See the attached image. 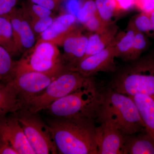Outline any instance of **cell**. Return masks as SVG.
I'll use <instances>...</instances> for the list:
<instances>
[{"label": "cell", "mask_w": 154, "mask_h": 154, "mask_svg": "<svg viewBox=\"0 0 154 154\" xmlns=\"http://www.w3.org/2000/svg\"><path fill=\"white\" fill-rule=\"evenodd\" d=\"M76 17L66 13L56 17L47 30L38 36L36 41H48L60 45L65 37L77 28Z\"/></svg>", "instance_id": "14"}, {"label": "cell", "mask_w": 154, "mask_h": 154, "mask_svg": "<svg viewBox=\"0 0 154 154\" xmlns=\"http://www.w3.org/2000/svg\"><path fill=\"white\" fill-rule=\"evenodd\" d=\"M14 114L35 154H58L48 125L37 116V113L22 110Z\"/></svg>", "instance_id": "7"}, {"label": "cell", "mask_w": 154, "mask_h": 154, "mask_svg": "<svg viewBox=\"0 0 154 154\" xmlns=\"http://www.w3.org/2000/svg\"><path fill=\"white\" fill-rule=\"evenodd\" d=\"M110 24L104 22L97 14L90 18L83 25L92 33H96L105 30Z\"/></svg>", "instance_id": "28"}, {"label": "cell", "mask_w": 154, "mask_h": 154, "mask_svg": "<svg viewBox=\"0 0 154 154\" xmlns=\"http://www.w3.org/2000/svg\"><path fill=\"white\" fill-rule=\"evenodd\" d=\"M95 120L99 123H110L125 135L146 129L132 98L110 87L102 91V100Z\"/></svg>", "instance_id": "2"}, {"label": "cell", "mask_w": 154, "mask_h": 154, "mask_svg": "<svg viewBox=\"0 0 154 154\" xmlns=\"http://www.w3.org/2000/svg\"><path fill=\"white\" fill-rule=\"evenodd\" d=\"M96 120L88 117H63L46 122L58 154H98Z\"/></svg>", "instance_id": "1"}, {"label": "cell", "mask_w": 154, "mask_h": 154, "mask_svg": "<svg viewBox=\"0 0 154 154\" xmlns=\"http://www.w3.org/2000/svg\"><path fill=\"white\" fill-rule=\"evenodd\" d=\"M36 5L54 12L60 9L64 0H29Z\"/></svg>", "instance_id": "29"}, {"label": "cell", "mask_w": 154, "mask_h": 154, "mask_svg": "<svg viewBox=\"0 0 154 154\" xmlns=\"http://www.w3.org/2000/svg\"><path fill=\"white\" fill-rule=\"evenodd\" d=\"M0 154H18L7 141L0 137Z\"/></svg>", "instance_id": "33"}, {"label": "cell", "mask_w": 154, "mask_h": 154, "mask_svg": "<svg viewBox=\"0 0 154 154\" xmlns=\"http://www.w3.org/2000/svg\"><path fill=\"white\" fill-rule=\"evenodd\" d=\"M90 78L84 76L77 72L65 70L41 94L31 100L23 110L33 113L44 110L54 102L79 88Z\"/></svg>", "instance_id": "5"}, {"label": "cell", "mask_w": 154, "mask_h": 154, "mask_svg": "<svg viewBox=\"0 0 154 154\" xmlns=\"http://www.w3.org/2000/svg\"><path fill=\"white\" fill-rule=\"evenodd\" d=\"M97 14L106 23L110 24L111 19L117 12L114 0H95Z\"/></svg>", "instance_id": "23"}, {"label": "cell", "mask_w": 154, "mask_h": 154, "mask_svg": "<svg viewBox=\"0 0 154 154\" xmlns=\"http://www.w3.org/2000/svg\"><path fill=\"white\" fill-rule=\"evenodd\" d=\"M22 104L12 85L0 82V118L22 110Z\"/></svg>", "instance_id": "17"}, {"label": "cell", "mask_w": 154, "mask_h": 154, "mask_svg": "<svg viewBox=\"0 0 154 154\" xmlns=\"http://www.w3.org/2000/svg\"><path fill=\"white\" fill-rule=\"evenodd\" d=\"M21 8L28 21L54 15L53 11L34 4L29 0L23 2Z\"/></svg>", "instance_id": "22"}, {"label": "cell", "mask_w": 154, "mask_h": 154, "mask_svg": "<svg viewBox=\"0 0 154 154\" xmlns=\"http://www.w3.org/2000/svg\"><path fill=\"white\" fill-rule=\"evenodd\" d=\"M0 45L7 50L12 57L20 54L15 43L13 28L8 17H0Z\"/></svg>", "instance_id": "20"}, {"label": "cell", "mask_w": 154, "mask_h": 154, "mask_svg": "<svg viewBox=\"0 0 154 154\" xmlns=\"http://www.w3.org/2000/svg\"><path fill=\"white\" fill-rule=\"evenodd\" d=\"M0 137L8 142L18 154H35L14 113L0 118Z\"/></svg>", "instance_id": "11"}, {"label": "cell", "mask_w": 154, "mask_h": 154, "mask_svg": "<svg viewBox=\"0 0 154 154\" xmlns=\"http://www.w3.org/2000/svg\"><path fill=\"white\" fill-rule=\"evenodd\" d=\"M55 17L54 15H53L49 17L31 19L28 21L33 33L36 37V40L37 38L41 33L49 28Z\"/></svg>", "instance_id": "27"}, {"label": "cell", "mask_w": 154, "mask_h": 154, "mask_svg": "<svg viewBox=\"0 0 154 154\" xmlns=\"http://www.w3.org/2000/svg\"><path fill=\"white\" fill-rule=\"evenodd\" d=\"M109 87L128 96L142 94L154 97V51L140 57L120 69Z\"/></svg>", "instance_id": "3"}, {"label": "cell", "mask_w": 154, "mask_h": 154, "mask_svg": "<svg viewBox=\"0 0 154 154\" xmlns=\"http://www.w3.org/2000/svg\"><path fill=\"white\" fill-rule=\"evenodd\" d=\"M100 124L96 128L98 154H122L125 134L110 123Z\"/></svg>", "instance_id": "12"}, {"label": "cell", "mask_w": 154, "mask_h": 154, "mask_svg": "<svg viewBox=\"0 0 154 154\" xmlns=\"http://www.w3.org/2000/svg\"><path fill=\"white\" fill-rule=\"evenodd\" d=\"M16 61L8 51L0 45V82L8 83L15 76Z\"/></svg>", "instance_id": "21"}, {"label": "cell", "mask_w": 154, "mask_h": 154, "mask_svg": "<svg viewBox=\"0 0 154 154\" xmlns=\"http://www.w3.org/2000/svg\"><path fill=\"white\" fill-rule=\"evenodd\" d=\"M136 31L135 28L130 23L126 31L116 35L114 39L116 57L129 61Z\"/></svg>", "instance_id": "19"}, {"label": "cell", "mask_w": 154, "mask_h": 154, "mask_svg": "<svg viewBox=\"0 0 154 154\" xmlns=\"http://www.w3.org/2000/svg\"><path fill=\"white\" fill-rule=\"evenodd\" d=\"M130 23L140 32L144 34L152 33L151 22L149 14L141 12L135 17Z\"/></svg>", "instance_id": "26"}, {"label": "cell", "mask_w": 154, "mask_h": 154, "mask_svg": "<svg viewBox=\"0 0 154 154\" xmlns=\"http://www.w3.org/2000/svg\"><path fill=\"white\" fill-rule=\"evenodd\" d=\"M19 0H0V17H8L17 8Z\"/></svg>", "instance_id": "30"}, {"label": "cell", "mask_w": 154, "mask_h": 154, "mask_svg": "<svg viewBox=\"0 0 154 154\" xmlns=\"http://www.w3.org/2000/svg\"><path fill=\"white\" fill-rule=\"evenodd\" d=\"M135 7L141 12L149 14L154 11V0H135Z\"/></svg>", "instance_id": "31"}, {"label": "cell", "mask_w": 154, "mask_h": 154, "mask_svg": "<svg viewBox=\"0 0 154 154\" xmlns=\"http://www.w3.org/2000/svg\"><path fill=\"white\" fill-rule=\"evenodd\" d=\"M122 154H154V138L146 129L125 135Z\"/></svg>", "instance_id": "15"}, {"label": "cell", "mask_w": 154, "mask_h": 154, "mask_svg": "<svg viewBox=\"0 0 154 154\" xmlns=\"http://www.w3.org/2000/svg\"><path fill=\"white\" fill-rule=\"evenodd\" d=\"M8 17L12 25L15 43L20 54H23L35 45L36 37L22 8L17 7Z\"/></svg>", "instance_id": "13"}, {"label": "cell", "mask_w": 154, "mask_h": 154, "mask_svg": "<svg viewBox=\"0 0 154 154\" xmlns=\"http://www.w3.org/2000/svg\"><path fill=\"white\" fill-rule=\"evenodd\" d=\"M114 39L105 49L83 59L69 70L78 72L87 78L92 77L98 72L115 70L114 58L116 56Z\"/></svg>", "instance_id": "9"}, {"label": "cell", "mask_w": 154, "mask_h": 154, "mask_svg": "<svg viewBox=\"0 0 154 154\" xmlns=\"http://www.w3.org/2000/svg\"><path fill=\"white\" fill-rule=\"evenodd\" d=\"M66 69L61 66L48 72H26L16 75L8 83L15 90L22 104V110Z\"/></svg>", "instance_id": "8"}, {"label": "cell", "mask_w": 154, "mask_h": 154, "mask_svg": "<svg viewBox=\"0 0 154 154\" xmlns=\"http://www.w3.org/2000/svg\"><path fill=\"white\" fill-rule=\"evenodd\" d=\"M116 31V26L110 24L101 32L89 35L88 46L83 59L99 52L109 46L115 38Z\"/></svg>", "instance_id": "16"}, {"label": "cell", "mask_w": 154, "mask_h": 154, "mask_svg": "<svg viewBox=\"0 0 154 154\" xmlns=\"http://www.w3.org/2000/svg\"><path fill=\"white\" fill-rule=\"evenodd\" d=\"M148 43L147 38L144 33L136 30L129 61H132L139 57L147 47Z\"/></svg>", "instance_id": "25"}, {"label": "cell", "mask_w": 154, "mask_h": 154, "mask_svg": "<svg viewBox=\"0 0 154 154\" xmlns=\"http://www.w3.org/2000/svg\"><path fill=\"white\" fill-rule=\"evenodd\" d=\"M130 96L137 106L146 128L154 138V97L142 94Z\"/></svg>", "instance_id": "18"}, {"label": "cell", "mask_w": 154, "mask_h": 154, "mask_svg": "<svg viewBox=\"0 0 154 154\" xmlns=\"http://www.w3.org/2000/svg\"><path fill=\"white\" fill-rule=\"evenodd\" d=\"M61 66L57 45L50 42L36 41L32 48L16 61L15 75L26 72L49 71Z\"/></svg>", "instance_id": "6"}, {"label": "cell", "mask_w": 154, "mask_h": 154, "mask_svg": "<svg viewBox=\"0 0 154 154\" xmlns=\"http://www.w3.org/2000/svg\"><path fill=\"white\" fill-rule=\"evenodd\" d=\"M97 14L96 3L94 0H84L77 12L76 17L78 22L84 25L90 18Z\"/></svg>", "instance_id": "24"}, {"label": "cell", "mask_w": 154, "mask_h": 154, "mask_svg": "<svg viewBox=\"0 0 154 154\" xmlns=\"http://www.w3.org/2000/svg\"><path fill=\"white\" fill-rule=\"evenodd\" d=\"M102 97V91L90 78L83 85L57 100L46 108L53 117H88L96 119Z\"/></svg>", "instance_id": "4"}, {"label": "cell", "mask_w": 154, "mask_h": 154, "mask_svg": "<svg viewBox=\"0 0 154 154\" xmlns=\"http://www.w3.org/2000/svg\"><path fill=\"white\" fill-rule=\"evenodd\" d=\"M149 14L151 22L152 33H154V11Z\"/></svg>", "instance_id": "34"}, {"label": "cell", "mask_w": 154, "mask_h": 154, "mask_svg": "<svg viewBox=\"0 0 154 154\" xmlns=\"http://www.w3.org/2000/svg\"><path fill=\"white\" fill-rule=\"evenodd\" d=\"M117 12L128 11L135 6V0H114Z\"/></svg>", "instance_id": "32"}, {"label": "cell", "mask_w": 154, "mask_h": 154, "mask_svg": "<svg viewBox=\"0 0 154 154\" xmlns=\"http://www.w3.org/2000/svg\"><path fill=\"white\" fill-rule=\"evenodd\" d=\"M89 35L77 28L66 36L60 45L63 47L61 63L67 70L73 68L83 59L88 46Z\"/></svg>", "instance_id": "10"}]
</instances>
